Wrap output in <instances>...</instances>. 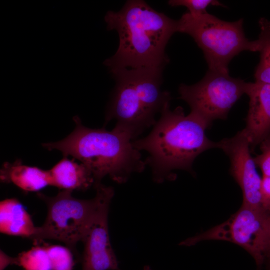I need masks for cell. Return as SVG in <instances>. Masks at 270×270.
Returning a JSON list of instances; mask_svg holds the SVG:
<instances>
[{
	"label": "cell",
	"instance_id": "obj_1",
	"mask_svg": "<svg viewBox=\"0 0 270 270\" xmlns=\"http://www.w3.org/2000/svg\"><path fill=\"white\" fill-rule=\"evenodd\" d=\"M108 30L119 38L115 54L104 64L109 71L118 68L164 69L169 62L166 47L177 32V20L153 9L142 0H127L118 12L104 17Z\"/></svg>",
	"mask_w": 270,
	"mask_h": 270
},
{
	"label": "cell",
	"instance_id": "obj_2",
	"mask_svg": "<svg viewBox=\"0 0 270 270\" xmlns=\"http://www.w3.org/2000/svg\"><path fill=\"white\" fill-rule=\"evenodd\" d=\"M170 106H165L146 136L132 142L135 148L148 154L144 161L151 168L152 180L158 184L174 180L175 170L192 172V164L198 155L218 148V142L206 136L208 127L202 121L191 112L186 115L180 106L172 110Z\"/></svg>",
	"mask_w": 270,
	"mask_h": 270
},
{
	"label": "cell",
	"instance_id": "obj_3",
	"mask_svg": "<svg viewBox=\"0 0 270 270\" xmlns=\"http://www.w3.org/2000/svg\"><path fill=\"white\" fill-rule=\"evenodd\" d=\"M76 126L64 138L43 143L49 150H56L63 156H70L88 167L92 172L94 188L106 176L118 184L126 182L130 175L144 171L146 164L140 151L135 148L131 136L114 128H90L84 126L78 116L73 118Z\"/></svg>",
	"mask_w": 270,
	"mask_h": 270
},
{
	"label": "cell",
	"instance_id": "obj_4",
	"mask_svg": "<svg viewBox=\"0 0 270 270\" xmlns=\"http://www.w3.org/2000/svg\"><path fill=\"white\" fill-rule=\"evenodd\" d=\"M162 69L118 68L110 70L116 82L105 114L106 124L114 119V128L136 138L153 126L156 114L170 104L162 90Z\"/></svg>",
	"mask_w": 270,
	"mask_h": 270
},
{
	"label": "cell",
	"instance_id": "obj_5",
	"mask_svg": "<svg viewBox=\"0 0 270 270\" xmlns=\"http://www.w3.org/2000/svg\"><path fill=\"white\" fill-rule=\"evenodd\" d=\"M177 32L192 38L202 50L208 70L228 74V64L242 51L258 52V40L250 41L243 29V19L222 20L208 12L192 16L188 12L177 20Z\"/></svg>",
	"mask_w": 270,
	"mask_h": 270
},
{
	"label": "cell",
	"instance_id": "obj_6",
	"mask_svg": "<svg viewBox=\"0 0 270 270\" xmlns=\"http://www.w3.org/2000/svg\"><path fill=\"white\" fill-rule=\"evenodd\" d=\"M72 191L62 190L54 196L38 194L48 207L44 224L37 227L32 238L36 243L44 240H54L64 243L79 260L76 248L78 241L82 240L96 211L100 200L98 194L90 200L74 198Z\"/></svg>",
	"mask_w": 270,
	"mask_h": 270
},
{
	"label": "cell",
	"instance_id": "obj_7",
	"mask_svg": "<svg viewBox=\"0 0 270 270\" xmlns=\"http://www.w3.org/2000/svg\"><path fill=\"white\" fill-rule=\"evenodd\" d=\"M247 82L228 74L208 70L204 77L192 85L182 84L180 98L190 112L208 127L216 119H225L234 104L246 94Z\"/></svg>",
	"mask_w": 270,
	"mask_h": 270
},
{
	"label": "cell",
	"instance_id": "obj_8",
	"mask_svg": "<svg viewBox=\"0 0 270 270\" xmlns=\"http://www.w3.org/2000/svg\"><path fill=\"white\" fill-rule=\"evenodd\" d=\"M270 214L263 208L242 204L223 223L182 241L180 245L190 246L206 240L230 242L244 248L260 266L265 261L264 238Z\"/></svg>",
	"mask_w": 270,
	"mask_h": 270
},
{
	"label": "cell",
	"instance_id": "obj_9",
	"mask_svg": "<svg viewBox=\"0 0 270 270\" xmlns=\"http://www.w3.org/2000/svg\"><path fill=\"white\" fill-rule=\"evenodd\" d=\"M94 188L99 194L100 200L82 240L84 244L82 270H120L108 229V214L114 190L102 184Z\"/></svg>",
	"mask_w": 270,
	"mask_h": 270
},
{
	"label": "cell",
	"instance_id": "obj_10",
	"mask_svg": "<svg viewBox=\"0 0 270 270\" xmlns=\"http://www.w3.org/2000/svg\"><path fill=\"white\" fill-rule=\"evenodd\" d=\"M218 148L229 157L230 172L242 192V204L263 208L262 204V178L250 154V143L244 130L234 136L218 142Z\"/></svg>",
	"mask_w": 270,
	"mask_h": 270
},
{
	"label": "cell",
	"instance_id": "obj_11",
	"mask_svg": "<svg viewBox=\"0 0 270 270\" xmlns=\"http://www.w3.org/2000/svg\"><path fill=\"white\" fill-rule=\"evenodd\" d=\"M246 94L250 102L244 130L254 148L270 136V84L247 82Z\"/></svg>",
	"mask_w": 270,
	"mask_h": 270
},
{
	"label": "cell",
	"instance_id": "obj_12",
	"mask_svg": "<svg viewBox=\"0 0 270 270\" xmlns=\"http://www.w3.org/2000/svg\"><path fill=\"white\" fill-rule=\"evenodd\" d=\"M0 178L2 182L12 183L25 192H38L52 186L48 170L24 164L20 160L4 162L0 169Z\"/></svg>",
	"mask_w": 270,
	"mask_h": 270
},
{
	"label": "cell",
	"instance_id": "obj_13",
	"mask_svg": "<svg viewBox=\"0 0 270 270\" xmlns=\"http://www.w3.org/2000/svg\"><path fill=\"white\" fill-rule=\"evenodd\" d=\"M49 170L52 186L64 190H86L94 186V179L90 169L74 158L68 156L58 162Z\"/></svg>",
	"mask_w": 270,
	"mask_h": 270
},
{
	"label": "cell",
	"instance_id": "obj_14",
	"mask_svg": "<svg viewBox=\"0 0 270 270\" xmlns=\"http://www.w3.org/2000/svg\"><path fill=\"white\" fill-rule=\"evenodd\" d=\"M37 227L23 204L15 198L0 202V232L8 236L30 239L35 234Z\"/></svg>",
	"mask_w": 270,
	"mask_h": 270
},
{
	"label": "cell",
	"instance_id": "obj_15",
	"mask_svg": "<svg viewBox=\"0 0 270 270\" xmlns=\"http://www.w3.org/2000/svg\"><path fill=\"white\" fill-rule=\"evenodd\" d=\"M8 264H16L24 270H52L50 259L44 245H36L29 250L10 257L0 252V270Z\"/></svg>",
	"mask_w": 270,
	"mask_h": 270
},
{
	"label": "cell",
	"instance_id": "obj_16",
	"mask_svg": "<svg viewBox=\"0 0 270 270\" xmlns=\"http://www.w3.org/2000/svg\"><path fill=\"white\" fill-rule=\"evenodd\" d=\"M258 24L260 60L254 72L255 82L270 84V21L262 18Z\"/></svg>",
	"mask_w": 270,
	"mask_h": 270
},
{
	"label": "cell",
	"instance_id": "obj_17",
	"mask_svg": "<svg viewBox=\"0 0 270 270\" xmlns=\"http://www.w3.org/2000/svg\"><path fill=\"white\" fill-rule=\"evenodd\" d=\"M44 245L50 259L52 270H72L76 256L70 248L60 245Z\"/></svg>",
	"mask_w": 270,
	"mask_h": 270
},
{
	"label": "cell",
	"instance_id": "obj_18",
	"mask_svg": "<svg viewBox=\"0 0 270 270\" xmlns=\"http://www.w3.org/2000/svg\"><path fill=\"white\" fill-rule=\"evenodd\" d=\"M168 4L171 6H185L192 16H199L207 12L206 9L209 6H222L215 0H170Z\"/></svg>",
	"mask_w": 270,
	"mask_h": 270
},
{
	"label": "cell",
	"instance_id": "obj_19",
	"mask_svg": "<svg viewBox=\"0 0 270 270\" xmlns=\"http://www.w3.org/2000/svg\"><path fill=\"white\" fill-rule=\"evenodd\" d=\"M260 144L261 152L254 160L256 166L260 169L262 176H270V136Z\"/></svg>",
	"mask_w": 270,
	"mask_h": 270
},
{
	"label": "cell",
	"instance_id": "obj_20",
	"mask_svg": "<svg viewBox=\"0 0 270 270\" xmlns=\"http://www.w3.org/2000/svg\"><path fill=\"white\" fill-rule=\"evenodd\" d=\"M261 194L262 207L265 211L270 214V176H262Z\"/></svg>",
	"mask_w": 270,
	"mask_h": 270
},
{
	"label": "cell",
	"instance_id": "obj_21",
	"mask_svg": "<svg viewBox=\"0 0 270 270\" xmlns=\"http://www.w3.org/2000/svg\"><path fill=\"white\" fill-rule=\"evenodd\" d=\"M264 254L265 260L270 258V214H269L266 225L264 244Z\"/></svg>",
	"mask_w": 270,
	"mask_h": 270
},
{
	"label": "cell",
	"instance_id": "obj_22",
	"mask_svg": "<svg viewBox=\"0 0 270 270\" xmlns=\"http://www.w3.org/2000/svg\"><path fill=\"white\" fill-rule=\"evenodd\" d=\"M143 270H152L150 267L148 265H146L143 268Z\"/></svg>",
	"mask_w": 270,
	"mask_h": 270
},
{
	"label": "cell",
	"instance_id": "obj_23",
	"mask_svg": "<svg viewBox=\"0 0 270 270\" xmlns=\"http://www.w3.org/2000/svg\"><path fill=\"white\" fill-rule=\"evenodd\" d=\"M266 260H268L269 261L270 264H269L268 268V270H270V258H267Z\"/></svg>",
	"mask_w": 270,
	"mask_h": 270
}]
</instances>
